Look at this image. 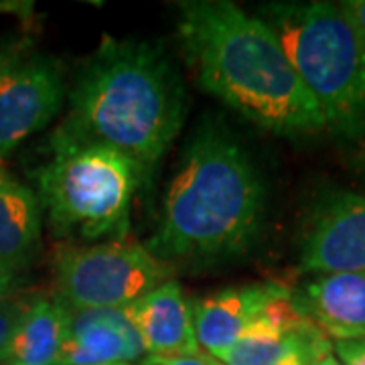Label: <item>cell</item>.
<instances>
[{
  "mask_svg": "<svg viewBox=\"0 0 365 365\" xmlns=\"http://www.w3.org/2000/svg\"><path fill=\"white\" fill-rule=\"evenodd\" d=\"M177 6L182 51L203 90L278 136L325 130L321 108L260 16L225 0H187Z\"/></svg>",
  "mask_w": 365,
  "mask_h": 365,
  "instance_id": "6da1fadb",
  "label": "cell"
},
{
  "mask_svg": "<svg viewBox=\"0 0 365 365\" xmlns=\"http://www.w3.org/2000/svg\"><path fill=\"white\" fill-rule=\"evenodd\" d=\"M185 122V90L167 51L148 41L106 35L69 90V114L53 132L112 148L148 185Z\"/></svg>",
  "mask_w": 365,
  "mask_h": 365,
  "instance_id": "7a4b0ae2",
  "label": "cell"
},
{
  "mask_svg": "<svg viewBox=\"0 0 365 365\" xmlns=\"http://www.w3.org/2000/svg\"><path fill=\"white\" fill-rule=\"evenodd\" d=\"M264 222V185L230 132L203 124L182 150L155 235L144 244L160 262L222 260L244 254Z\"/></svg>",
  "mask_w": 365,
  "mask_h": 365,
  "instance_id": "3957f363",
  "label": "cell"
},
{
  "mask_svg": "<svg viewBox=\"0 0 365 365\" xmlns=\"http://www.w3.org/2000/svg\"><path fill=\"white\" fill-rule=\"evenodd\" d=\"M258 16L276 33L327 128L349 143L364 140L365 45L339 4L268 2Z\"/></svg>",
  "mask_w": 365,
  "mask_h": 365,
  "instance_id": "277c9868",
  "label": "cell"
},
{
  "mask_svg": "<svg viewBox=\"0 0 365 365\" xmlns=\"http://www.w3.org/2000/svg\"><path fill=\"white\" fill-rule=\"evenodd\" d=\"M51 157L33 173L55 237L79 246L128 235L132 197L144 185L130 158L100 144L49 138Z\"/></svg>",
  "mask_w": 365,
  "mask_h": 365,
  "instance_id": "5b68a950",
  "label": "cell"
},
{
  "mask_svg": "<svg viewBox=\"0 0 365 365\" xmlns=\"http://www.w3.org/2000/svg\"><path fill=\"white\" fill-rule=\"evenodd\" d=\"M55 294L71 311L126 309L170 280V266L130 235L55 252Z\"/></svg>",
  "mask_w": 365,
  "mask_h": 365,
  "instance_id": "8992f818",
  "label": "cell"
},
{
  "mask_svg": "<svg viewBox=\"0 0 365 365\" xmlns=\"http://www.w3.org/2000/svg\"><path fill=\"white\" fill-rule=\"evenodd\" d=\"M61 63L45 53H26L0 81V158L43 130L66 102Z\"/></svg>",
  "mask_w": 365,
  "mask_h": 365,
  "instance_id": "52a82bcc",
  "label": "cell"
},
{
  "mask_svg": "<svg viewBox=\"0 0 365 365\" xmlns=\"http://www.w3.org/2000/svg\"><path fill=\"white\" fill-rule=\"evenodd\" d=\"M304 272H365V189L331 191L314 205L300 244Z\"/></svg>",
  "mask_w": 365,
  "mask_h": 365,
  "instance_id": "ba28073f",
  "label": "cell"
},
{
  "mask_svg": "<svg viewBox=\"0 0 365 365\" xmlns=\"http://www.w3.org/2000/svg\"><path fill=\"white\" fill-rule=\"evenodd\" d=\"M143 339L124 309L71 311V329L57 365H138Z\"/></svg>",
  "mask_w": 365,
  "mask_h": 365,
  "instance_id": "9c48e42d",
  "label": "cell"
},
{
  "mask_svg": "<svg viewBox=\"0 0 365 365\" xmlns=\"http://www.w3.org/2000/svg\"><path fill=\"white\" fill-rule=\"evenodd\" d=\"M124 311L140 335L146 355H195L201 351L193 325V300L187 299L177 280H167Z\"/></svg>",
  "mask_w": 365,
  "mask_h": 365,
  "instance_id": "30bf717a",
  "label": "cell"
},
{
  "mask_svg": "<svg viewBox=\"0 0 365 365\" xmlns=\"http://www.w3.org/2000/svg\"><path fill=\"white\" fill-rule=\"evenodd\" d=\"M280 287L278 282H254L222 288L197 299L193 302V325L199 347L220 359Z\"/></svg>",
  "mask_w": 365,
  "mask_h": 365,
  "instance_id": "8fae6325",
  "label": "cell"
},
{
  "mask_svg": "<svg viewBox=\"0 0 365 365\" xmlns=\"http://www.w3.org/2000/svg\"><path fill=\"white\" fill-rule=\"evenodd\" d=\"M292 294L300 313L329 339L365 337V272L317 274Z\"/></svg>",
  "mask_w": 365,
  "mask_h": 365,
  "instance_id": "7c38bea8",
  "label": "cell"
},
{
  "mask_svg": "<svg viewBox=\"0 0 365 365\" xmlns=\"http://www.w3.org/2000/svg\"><path fill=\"white\" fill-rule=\"evenodd\" d=\"M43 209L35 189L19 181L0 158V268L23 272L41 242Z\"/></svg>",
  "mask_w": 365,
  "mask_h": 365,
  "instance_id": "4fadbf2b",
  "label": "cell"
},
{
  "mask_svg": "<svg viewBox=\"0 0 365 365\" xmlns=\"http://www.w3.org/2000/svg\"><path fill=\"white\" fill-rule=\"evenodd\" d=\"M71 329V309L57 294L31 297L0 365H57Z\"/></svg>",
  "mask_w": 365,
  "mask_h": 365,
  "instance_id": "5bb4252c",
  "label": "cell"
},
{
  "mask_svg": "<svg viewBox=\"0 0 365 365\" xmlns=\"http://www.w3.org/2000/svg\"><path fill=\"white\" fill-rule=\"evenodd\" d=\"M292 335L294 333H287L268 321L260 311L242 337L220 357V361L223 365H274Z\"/></svg>",
  "mask_w": 365,
  "mask_h": 365,
  "instance_id": "9a60e30c",
  "label": "cell"
},
{
  "mask_svg": "<svg viewBox=\"0 0 365 365\" xmlns=\"http://www.w3.org/2000/svg\"><path fill=\"white\" fill-rule=\"evenodd\" d=\"M321 335H323V331L311 321L304 329H300L290 337L287 349L282 351V355L274 365H311L314 341Z\"/></svg>",
  "mask_w": 365,
  "mask_h": 365,
  "instance_id": "2e32d148",
  "label": "cell"
},
{
  "mask_svg": "<svg viewBox=\"0 0 365 365\" xmlns=\"http://www.w3.org/2000/svg\"><path fill=\"white\" fill-rule=\"evenodd\" d=\"M29 299H31L29 294L19 292L16 297H13L11 300H6V302L0 307V364H2V357H4V351H6V345H9V341H11L14 327L19 323L21 314L25 313Z\"/></svg>",
  "mask_w": 365,
  "mask_h": 365,
  "instance_id": "e0dca14e",
  "label": "cell"
},
{
  "mask_svg": "<svg viewBox=\"0 0 365 365\" xmlns=\"http://www.w3.org/2000/svg\"><path fill=\"white\" fill-rule=\"evenodd\" d=\"M33 41L29 37H6L0 41V81L13 69L26 53H31Z\"/></svg>",
  "mask_w": 365,
  "mask_h": 365,
  "instance_id": "ac0fdd59",
  "label": "cell"
},
{
  "mask_svg": "<svg viewBox=\"0 0 365 365\" xmlns=\"http://www.w3.org/2000/svg\"><path fill=\"white\" fill-rule=\"evenodd\" d=\"M138 365H223L203 349L195 355H146Z\"/></svg>",
  "mask_w": 365,
  "mask_h": 365,
  "instance_id": "d6986e66",
  "label": "cell"
},
{
  "mask_svg": "<svg viewBox=\"0 0 365 365\" xmlns=\"http://www.w3.org/2000/svg\"><path fill=\"white\" fill-rule=\"evenodd\" d=\"M333 351L341 365H365V337L364 339L335 341Z\"/></svg>",
  "mask_w": 365,
  "mask_h": 365,
  "instance_id": "ffe728a7",
  "label": "cell"
},
{
  "mask_svg": "<svg viewBox=\"0 0 365 365\" xmlns=\"http://www.w3.org/2000/svg\"><path fill=\"white\" fill-rule=\"evenodd\" d=\"M339 9L351 23L353 31L365 45V0H343L339 2Z\"/></svg>",
  "mask_w": 365,
  "mask_h": 365,
  "instance_id": "44dd1931",
  "label": "cell"
},
{
  "mask_svg": "<svg viewBox=\"0 0 365 365\" xmlns=\"http://www.w3.org/2000/svg\"><path fill=\"white\" fill-rule=\"evenodd\" d=\"M311 365H341L337 355L333 351V341L329 339L325 333L314 341Z\"/></svg>",
  "mask_w": 365,
  "mask_h": 365,
  "instance_id": "7402d4cb",
  "label": "cell"
},
{
  "mask_svg": "<svg viewBox=\"0 0 365 365\" xmlns=\"http://www.w3.org/2000/svg\"><path fill=\"white\" fill-rule=\"evenodd\" d=\"M23 288V276L19 272H11V270H4L0 268V307L16 297Z\"/></svg>",
  "mask_w": 365,
  "mask_h": 365,
  "instance_id": "603a6c76",
  "label": "cell"
},
{
  "mask_svg": "<svg viewBox=\"0 0 365 365\" xmlns=\"http://www.w3.org/2000/svg\"><path fill=\"white\" fill-rule=\"evenodd\" d=\"M33 2H19V0H0V14H26L31 13Z\"/></svg>",
  "mask_w": 365,
  "mask_h": 365,
  "instance_id": "cb8c5ba5",
  "label": "cell"
},
{
  "mask_svg": "<svg viewBox=\"0 0 365 365\" xmlns=\"http://www.w3.org/2000/svg\"><path fill=\"white\" fill-rule=\"evenodd\" d=\"M118 365H132V364H118Z\"/></svg>",
  "mask_w": 365,
  "mask_h": 365,
  "instance_id": "d4e9b609",
  "label": "cell"
}]
</instances>
